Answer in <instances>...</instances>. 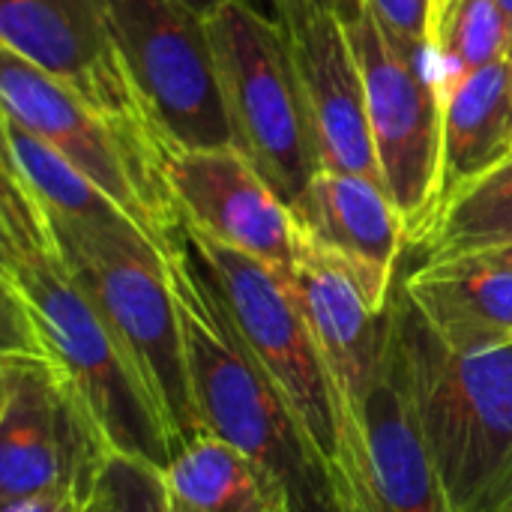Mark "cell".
<instances>
[{"mask_svg":"<svg viewBox=\"0 0 512 512\" xmlns=\"http://www.w3.org/2000/svg\"><path fill=\"white\" fill-rule=\"evenodd\" d=\"M0 288L18 345L39 351L75 387L111 453L168 468V432L96 303L72 273L33 189L3 165Z\"/></svg>","mask_w":512,"mask_h":512,"instance_id":"6da1fadb","label":"cell"},{"mask_svg":"<svg viewBox=\"0 0 512 512\" xmlns=\"http://www.w3.org/2000/svg\"><path fill=\"white\" fill-rule=\"evenodd\" d=\"M387 318L450 512H512V348L453 354L402 285Z\"/></svg>","mask_w":512,"mask_h":512,"instance_id":"7a4b0ae2","label":"cell"},{"mask_svg":"<svg viewBox=\"0 0 512 512\" xmlns=\"http://www.w3.org/2000/svg\"><path fill=\"white\" fill-rule=\"evenodd\" d=\"M165 255L183 327L192 399L204 432L240 447L279 477L291 492L294 512H333L288 408L243 342L228 306L189 249L183 228L165 246Z\"/></svg>","mask_w":512,"mask_h":512,"instance_id":"3957f363","label":"cell"},{"mask_svg":"<svg viewBox=\"0 0 512 512\" xmlns=\"http://www.w3.org/2000/svg\"><path fill=\"white\" fill-rule=\"evenodd\" d=\"M48 219L72 273L141 378L177 456L207 432L192 399L165 246L123 213L111 219L48 213Z\"/></svg>","mask_w":512,"mask_h":512,"instance_id":"277c9868","label":"cell"},{"mask_svg":"<svg viewBox=\"0 0 512 512\" xmlns=\"http://www.w3.org/2000/svg\"><path fill=\"white\" fill-rule=\"evenodd\" d=\"M186 243L228 306L243 342L288 408L333 512L345 510V444L333 387L294 285L270 264L183 225Z\"/></svg>","mask_w":512,"mask_h":512,"instance_id":"5b68a950","label":"cell"},{"mask_svg":"<svg viewBox=\"0 0 512 512\" xmlns=\"http://www.w3.org/2000/svg\"><path fill=\"white\" fill-rule=\"evenodd\" d=\"M207 33L234 147L294 207L321 171L312 120L279 24L246 0H225Z\"/></svg>","mask_w":512,"mask_h":512,"instance_id":"8992f818","label":"cell"},{"mask_svg":"<svg viewBox=\"0 0 512 512\" xmlns=\"http://www.w3.org/2000/svg\"><path fill=\"white\" fill-rule=\"evenodd\" d=\"M360 63L366 114L381 180L423 246L444 204V93L432 69L414 63L378 24L366 0H339Z\"/></svg>","mask_w":512,"mask_h":512,"instance_id":"52a82bcc","label":"cell"},{"mask_svg":"<svg viewBox=\"0 0 512 512\" xmlns=\"http://www.w3.org/2000/svg\"><path fill=\"white\" fill-rule=\"evenodd\" d=\"M0 114L54 147L156 243L168 246L180 234L183 219L165 183L162 159L3 45Z\"/></svg>","mask_w":512,"mask_h":512,"instance_id":"ba28073f","label":"cell"},{"mask_svg":"<svg viewBox=\"0 0 512 512\" xmlns=\"http://www.w3.org/2000/svg\"><path fill=\"white\" fill-rule=\"evenodd\" d=\"M75 387L39 351L6 342L0 354V498L48 489L93 492L111 459Z\"/></svg>","mask_w":512,"mask_h":512,"instance_id":"9c48e42d","label":"cell"},{"mask_svg":"<svg viewBox=\"0 0 512 512\" xmlns=\"http://www.w3.org/2000/svg\"><path fill=\"white\" fill-rule=\"evenodd\" d=\"M0 45L165 162L174 138L138 87L105 0H0Z\"/></svg>","mask_w":512,"mask_h":512,"instance_id":"30bf717a","label":"cell"},{"mask_svg":"<svg viewBox=\"0 0 512 512\" xmlns=\"http://www.w3.org/2000/svg\"><path fill=\"white\" fill-rule=\"evenodd\" d=\"M297 303L327 369L345 444V510L372 512L366 462V411L381 369L384 312H375L357 276L297 231L291 270Z\"/></svg>","mask_w":512,"mask_h":512,"instance_id":"8fae6325","label":"cell"},{"mask_svg":"<svg viewBox=\"0 0 512 512\" xmlns=\"http://www.w3.org/2000/svg\"><path fill=\"white\" fill-rule=\"evenodd\" d=\"M129 69L180 147H234L207 18L186 0H105Z\"/></svg>","mask_w":512,"mask_h":512,"instance_id":"7c38bea8","label":"cell"},{"mask_svg":"<svg viewBox=\"0 0 512 512\" xmlns=\"http://www.w3.org/2000/svg\"><path fill=\"white\" fill-rule=\"evenodd\" d=\"M291 66L312 120L321 171L381 180L360 63L339 0H273Z\"/></svg>","mask_w":512,"mask_h":512,"instance_id":"4fadbf2b","label":"cell"},{"mask_svg":"<svg viewBox=\"0 0 512 512\" xmlns=\"http://www.w3.org/2000/svg\"><path fill=\"white\" fill-rule=\"evenodd\" d=\"M165 183L183 225L240 249L291 279L297 222L264 174L237 147H168Z\"/></svg>","mask_w":512,"mask_h":512,"instance_id":"5bb4252c","label":"cell"},{"mask_svg":"<svg viewBox=\"0 0 512 512\" xmlns=\"http://www.w3.org/2000/svg\"><path fill=\"white\" fill-rule=\"evenodd\" d=\"M291 213L303 237L336 255L357 276L375 312H387L396 291V264L411 243L384 183L363 174L318 171Z\"/></svg>","mask_w":512,"mask_h":512,"instance_id":"9a60e30c","label":"cell"},{"mask_svg":"<svg viewBox=\"0 0 512 512\" xmlns=\"http://www.w3.org/2000/svg\"><path fill=\"white\" fill-rule=\"evenodd\" d=\"M366 462L372 512H450L387 312L381 369L366 411Z\"/></svg>","mask_w":512,"mask_h":512,"instance_id":"2e32d148","label":"cell"},{"mask_svg":"<svg viewBox=\"0 0 512 512\" xmlns=\"http://www.w3.org/2000/svg\"><path fill=\"white\" fill-rule=\"evenodd\" d=\"M405 297L453 354L480 357L512 348V273L453 258L417 267L402 282Z\"/></svg>","mask_w":512,"mask_h":512,"instance_id":"e0dca14e","label":"cell"},{"mask_svg":"<svg viewBox=\"0 0 512 512\" xmlns=\"http://www.w3.org/2000/svg\"><path fill=\"white\" fill-rule=\"evenodd\" d=\"M510 153L512 60L504 57L444 90V201Z\"/></svg>","mask_w":512,"mask_h":512,"instance_id":"ac0fdd59","label":"cell"},{"mask_svg":"<svg viewBox=\"0 0 512 512\" xmlns=\"http://www.w3.org/2000/svg\"><path fill=\"white\" fill-rule=\"evenodd\" d=\"M174 512H294L279 477L240 447L198 435L162 471Z\"/></svg>","mask_w":512,"mask_h":512,"instance_id":"d6986e66","label":"cell"},{"mask_svg":"<svg viewBox=\"0 0 512 512\" xmlns=\"http://www.w3.org/2000/svg\"><path fill=\"white\" fill-rule=\"evenodd\" d=\"M510 243L512 153L444 201L420 249L426 252L423 264H438V261H453L486 249L510 246Z\"/></svg>","mask_w":512,"mask_h":512,"instance_id":"ffe728a7","label":"cell"},{"mask_svg":"<svg viewBox=\"0 0 512 512\" xmlns=\"http://www.w3.org/2000/svg\"><path fill=\"white\" fill-rule=\"evenodd\" d=\"M3 165H9L54 216L69 219H111L123 210L78 168H72L54 147L27 132L12 117L0 114ZM126 216V213H123Z\"/></svg>","mask_w":512,"mask_h":512,"instance_id":"44dd1931","label":"cell"},{"mask_svg":"<svg viewBox=\"0 0 512 512\" xmlns=\"http://www.w3.org/2000/svg\"><path fill=\"white\" fill-rule=\"evenodd\" d=\"M512 39L498 0H459L453 21L438 45L441 93L456 81L510 57Z\"/></svg>","mask_w":512,"mask_h":512,"instance_id":"7402d4cb","label":"cell"},{"mask_svg":"<svg viewBox=\"0 0 512 512\" xmlns=\"http://www.w3.org/2000/svg\"><path fill=\"white\" fill-rule=\"evenodd\" d=\"M162 471L144 459L114 453L93 492V512H174Z\"/></svg>","mask_w":512,"mask_h":512,"instance_id":"603a6c76","label":"cell"},{"mask_svg":"<svg viewBox=\"0 0 512 512\" xmlns=\"http://www.w3.org/2000/svg\"><path fill=\"white\" fill-rule=\"evenodd\" d=\"M384 33L420 66L438 75V45L432 30V0H366ZM441 81V78H438Z\"/></svg>","mask_w":512,"mask_h":512,"instance_id":"cb8c5ba5","label":"cell"},{"mask_svg":"<svg viewBox=\"0 0 512 512\" xmlns=\"http://www.w3.org/2000/svg\"><path fill=\"white\" fill-rule=\"evenodd\" d=\"M93 492L48 489V492H39V495L9 501V504L0 507V512H93Z\"/></svg>","mask_w":512,"mask_h":512,"instance_id":"d4e9b609","label":"cell"},{"mask_svg":"<svg viewBox=\"0 0 512 512\" xmlns=\"http://www.w3.org/2000/svg\"><path fill=\"white\" fill-rule=\"evenodd\" d=\"M459 0H432V30H435V45H441L450 21H453V12H456Z\"/></svg>","mask_w":512,"mask_h":512,"instance_id":"484cf974","label":"cell"},{"mask_svg":"<svg viewBox=\"0 0 512 512\" xmlns=\"http://www.w3.org/2000/svg\"><path fill=\"white\" fill-rule=\"evenodd\" d=\"M465 258H474V261H483V264H492V267H501V270H510L512 273V243L510 246L477 252V255H465Z\"/></svg>","mask_w":512,"mask_h":512,"instance_id":"4316f807","label":"cell"},{"mask_svg":"<svg viewBox=\"0 0 512 512\" xmlns=\"http://www.w3.org/2000/svg\"><path fill=\"white\" fill-rule=\"evenodd\" d=\"M186 3H189L195 12H201L204 18H210V15H213V12H216V9H219L225 0H186Z\"/></svg>","mask_w":512,"mask_h":512,"instance_id":"83f0119b","label":"cell"},{"mask_svg":"<svg viewBox=\"0 0 512 512\" xmlns=\"http://www.w3.org/2000/svg\"><path fill=\"white\" fill-rule=\"evenodd\" d=\"M498 6H501V12H504V21H507V30H510L512 39V0H498Z\"/></svg>","mask_w":512,"mask_h":512,"instance_id":"f1b7e54d","label":"cell"},{"mask_svg":"<svg viewBox=\"0 0 512 512\" xmlns=\"http://www.w3.org/2000/svg\"><path fill=\"white\" fill-rule=\"evenodd\" d=\"M249 6H255V9H261L264 15H270L273 18V0H246Z\"/></svg>","mask_w":512,"mask_h":512,"instance_id":"f546056e","label":"cell"},{"mask_svg":"<svg viewBox=\"0 0 512 512\" xmlns=\"http://www.w3.org/2000/svg\"><path fill=\"white\" fill-rule=\"evenodd\" d=\"M510 60H512V51H510Z\"/></svg>","mask_w":512,"mask_h":512,"instance_id":"4dcf8cb0","label":"cell"}]
</instances>
